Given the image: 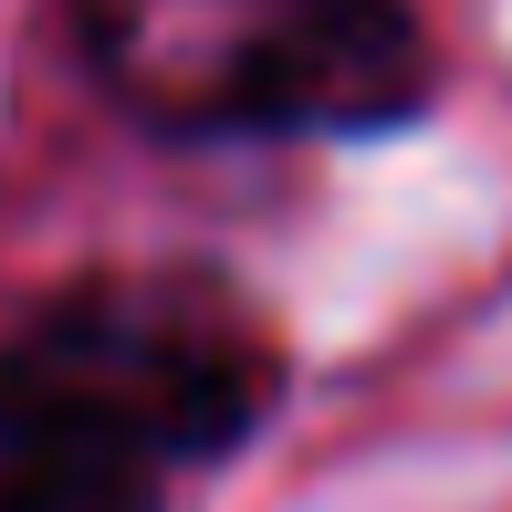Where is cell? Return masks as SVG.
<instances>
[{
  "label": "cell",
  "mask_w": 512,
  "mask_h": 512,
  "mask_svg": "<svg viewBox=\"0 0 512 512\" xmlns=\"http://www.w3.org/2000/svg\"><path fill=\"white\" fill-rule=\"evenodd\" d=\"M283 408V335L220 272H84L0 345V512H168Z\"/></svg>",
  "instance_id": "6da1fadb"
},
{
  "label": "cell",
  "mask_w": 512,
  "mask_h": 512,
  "mask_svg": "<svg viewBox=\"0 0 512 512\" xmlns=\"http://www.w3.org/2000/svg\"><path fill=\"white\" fill-rule=\"evenodd\" d=\"M74 42L136 126L199 147L387 136L439 95L418 0H74Z\"/></svg>",
  "instance_id": "7a4b0ae2"
}]
</instances>
